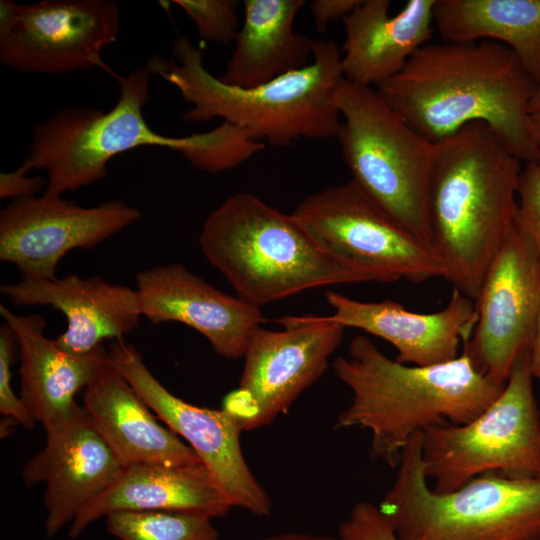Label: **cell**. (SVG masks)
Wrapping results in <instances>:
<instances>
[{"label": "cell", "mask_w": 540, "mask_h": 540, "mask_svg": "<svg viewBox=\"0 0 540 540\" xmlns=\"http://www.w3.org/2000/svg\"><path fill=\"white\" fill-rule=\"evenodd\" d=\"M537 80L519 57L495 41L429 42L396 75L374 88L432 143L473 122L487 124L520 161H538L529 129Z\"/></svg>", "instance_id": "obj_1"}, {"label": "cell", "mask_w": 540, "mask_h": 540, "mask_svg": "<svg viewBox=\"0 0 540 540\" xmlns=\"http://www.w3.org/2000/svg\"><path fill=\"white\" fill-rule=\"evenodd\" d=\"M332 366L352 392L334 428L368 430L370 458L391 468L399 465L415 434L470 422L505 386L480 373L465 353L434 365L403 364L362 334L351 340L348 356L337 357Z\"/></svg>", "instance_id": "obj_2"}, {"label": "cell", "mask_w": 540, "mask_h": 540, "mask_svg": "<svg viewBox=\"0 0 540 540\" xmlns=\"http://www.w3.org/2000/svg\"><path fill=\"white\" fill-rule=\"evenodd\" d=\"M521 161L483 122L436 143L428 186L430 245L444 279L475 301L514 225Z\"/></svg>", "instance_id": "obj_3"}, {"label": "cell", "mask_w": 540, "mask_h": 540, "mask_svg": "<svg viewBox=\"0 0 540 540\" xmlns=\"http://www.w3.org/2000/svg\"><path fill=\"white\" fill-rule=\"evenodd\" d=\"M172 53L174 59L154 55L147 64L192 106L184 121L220 118L276 147L301 138L338 136L341 116L334 97L344 76L335 41L314 40L309 64L253 88L227 85L212 75L203 64L202 50L185 36L173 42Z\"/></svg>", "instance_id": "obj_4"}, {"label": "cell", "mask_w": 540, "mask_h": 540, "mask_svg": "<svg viewBox=\"0 0 540 540\" xmlns=\"http://www.w3.org/2000/svg\"><path fill=\"white\" fill-rule=\"evenodd\" d=\"M198 242L237 297L259 308L311 288L368 282L328 258L292 213L249 193L212 211Z\"/></svg>", "instance_id": "obj_5"}, {"label": "cell", "mask_w": 540, "mask_h": 540, "mask_svg": "<svg viewBox=\"0 0 540 540\" xmlns=\"http://www.w3.org/2000/svg\"><path fill=\"white\" fill-rule=\"evenodd\" d=\"M378 505L400 540H540V476L479 475L437 493L421 459V432L403 451Z\"/></svg>", "instance_id": "obj_6"}, {"label": "cell", "mask_w": 540, "mask_h": 540, "mask_svg": "<svg viewBox=\"0 0 540 540\" xmlns=\"http://www.w3.org/2000/svg\"><path fill=\"white\" fill-rule=\"evenodd\" d=\"M334 102L351 180L431 248L428 186L436 143L410 127L374 87L343 79Z\"/></svg>", "instance_id": "obj_7"}, {"label": "cell", "mask_w": 540, "mask_h": 540, "mask_svg": "<svg viewBox=\"0 0 540 540\" xmlns=\"http://www.w3.org/2000/svg\"><path fill=\"white\" fill-rule=\"evenodd\" d=\"M111 74L120 87L112 109L104 112L91 106H68L35 127L22 164L29 170L46 171L44 194L61 196L100 181L114 156L141 146L179 153L183 149L185 136L161 135L144 118L154 75L150 66L146 63L126 76Z\"/></svg>", "instance_id": "obj_8"}, {"label": "cell", "mask_w": 540, "mask_h": 540, "mask_svg": "<svg viewBox=\"0 0 540 540\" xmlns=\"http://www.w3.org/2000/svg\"><path fill=\"white\" fill-rule=\"evenodd\" d=\"M533 380L527 351L500 395L480 415L462 425L421 432L424 472L435 492L454 491L485 473L540 476V411Z\"/></svg>", "instance_id": "obj_9"}, {"label": "cell", "mask_w": 540, "mask_h": 540, "mask_svg": "<svg viewBox=\"0 0 540 540\" xmlns=\"http://www.w3.org/2000/svg\"><path fill=\"white\" fill-rule=\"evenodd\" d=\"M292 214L328 258L368 282L445 276L433 250L351 179L307 196Z\"/></svg>", "instance_id": "obj_10"}, {"label": "cell", "mask_w": 540, "mask_h": 540, "mask_svg": "<svg viewBox=\"0 0 540 540\" xmlns=\"http://www.w3.org/2000/svg\"><path fill=\"white\" fill-rule=\"evenodd\" d=\"M276 322L282 330L253 332L239 384L222 401L242 431L270 424L318 380L345 330L329 316L287 315Z\"/></svg>", "instance_id": "obj_11"}, {"label": "cell", "mask_w": 540, "mask_h": 540, "mask_svg": "<svg viewBox=\"0 0 540 540\" xmlns=\"http://www.w3.org/2000/svg\"><path fill=\"white\" fill-rule=\"evenodd\" d=\"M120 11L112 0L0 1V63L19 73H71L103 68Z\"/></svg>", "instance_id": "obj_12"}, {"label": "cell", "mask_w": 540, "mask_h": 540, "mask_svg": "<svg viewBox=\"0 0 540 540\" xmlns=\"http://www.w3.org/2000/svg\"><path fill=\"white\" fill-rule=\"evenodd\" d=\"M108 361L169 429L188 442L234 507L268 516L272 502L249 468L241 428L222 408L188 403L167 390L125 339L112 341Z\"/></svg>", "instance_id": "obj_13"}, {"label": "cell", "mask_w": 540, "mask_h": 540, "mask_svg": "<svg viewBox=\"0 0 540 540\" xmlns=\"http://www.w3.org/2000/svg\"><path fill=\"white\" fill-rule=\"evenodd\" d=\"M474 302L477 322L463 353L480 373L506 384L516 362L530 350L540 311V257L515 225Z\"/></svg>", "instance_id": "obj_14"}, {"label": "cell", "mask_w": 540, "mask_h": 540, "mask_svg": "<svg viewBox=\"0 0 540 540\" xmlns=\"http://www.w3.org/2000/svg\"><path fill=\"white\" fill-rule=\"evenodd\" d=\"M123 200L83 207L44 194L12 200L0 212V260L22 278L56 279L59 261L73 249H92L140 218Z\"/></svg>", "instance_id": "obj_15"}, {"label": "cell", "mask_w": 540, "mask_h": 540, "mask_svg": "<svg viewBox=\"0 0 540 540\" xmlns=\"http://www.w3.org/2000/svg\"><path fill=\"white\" fill-rule=\"evenodd\" d=\"M44 448L22 471L26 487L46 484L47 537H53L119 476L124 463L78 403L66 416L46 425Z\"/></svg>", "instance_id": "obj_16"}, {"label": "cell", "mask_w": 540, "mask_h": 540, "mask_svg": "<svg viewBox=\"0 0 540 540\" xmlns=\"http://www.w3.org/2000/svg\"><path fill=\"white\" fill-rule=\"evenodd\" d=\"M136 290L142 317L154 325L179 322L189 326L227 359L243 358L263 320L259 307L226 294L179 263L140 271Z\"/></svg>", "instance_id": "obj_17"}, {"label": "cell", "mask_w": 540, "mask_h": 540, "mask_svg": "<svg viewBox=\"0 0 540 540\" xmlns=\"http://www.w3.org/2000/svg\"><path fill=\"white\" fill-rule=\"evenodd\" d=\"M1 293L16 306H50L67 320L55 338L65 352L82 356L105 340H120L139 326L142 317L136 289L76 274L56 279L22 278L1 285Z\"/></svg>", "instance_id": "obj_18"}, {"label": "cell", "mask_w": 540, "mask_h": 540, "mask_svg": "<svg viewBox=\"0 0 540 540\" xmlns=\"http://www.w3.org/2000/svg\"><path fill=\"white\" fill-rule=\"evenodd\" d=\"M325 297L334 310L331 320L389 342L397 350L395 360L403 364L428 366L455 359L477 322L475 302L455 289L446 307L434 313L413 312L390 299L363 302L333 291Z\"/></svg>", "instance_id": "obj_19"}, {"label": "cell", "mask_w": 540, "mask_h": 540, "mask_svg": "<svg viewBox=\"0 0 540 540\" xmlns=\"http://www.w3.org/2000/svg\"><path fill=\"white\" fill-rule=\"evenodd\" d=\"M203 463L125 465L116 480L71 522L77 538L92 522L120 511H168L222 517L233 508Z\"/></svg>", "instance_id": "obj_20"}, {"label": "cell", "mask_w": 540, "mask_h": 540, "mask_svg": "<svg viewBox=\"0 0 540 540\" xmlns=\"http://www.w3.org/2000/svg\"><path fill=\"white\" fill-rule=\"evenodd\" d=\"M83 406L124 465L190 466L202 461L109 364L99 365L84 389Z\"/></svg>", "instance_id": "obj_21"}, {"label": "cell", "mask_w": 540, "mask_h": 540, "mask_svg": "<svg viewBox=\"0 0 540 540\" xmlns=\"http://www.w3.org/2000/svg\"><path fill=\"white\" fill-rule=\"evenodd\" d=\"M434 1L409 0L390 16L389 0H361L343 19L344 79L375 87L400 72L432 38Z\"/></svg>", "instance_id": "obj_22"}, {"label": "cell", "mask_w": 540, "mask_h": 540, "mask_svg": "<svg viewBox=\"0 0 540 540\" xmlns=\"http://www.w3.org/2000/svg\"><path fill=\"white\" fill-rule=\"evenodd\" d=\"M0 315L17 338L20 398L45 427L71 412L77 404L76 394L86 388L108 350L101 346L87 355H72L45 335L46 321L40 315H18L3 304Z\"/></svg>", "instance_id": "obj_23"}, {"label": "cell", "mask_w": 540, "mask_h": 540, "mask_svg": "<svg viewBox=\"0 0 540 540\" xmlns=\"http://www.w3.org/2000/svg\"><path fill=\"white\" fill-rule=\"evenodd\" d=\"M304 0H245L244 20L225 72L227 85L253 88L307 65L314 40L294 31Z\"/></svg>", "instance_id": "obj_24"}, {"label": "cell", "mask_w": 540, "mask_h": 540, "mask_svg": "<svg viewBox=\"0 0 540 540\" xmlns=\"http://www.w3.org/2000/svg\"><path fill=\"white\" fill-rule=\"evenodd\" d=\"M442 41H495L510 48L540 82V0H435Z\"/></svg>", "instance_id": "obj_25"}, {"label": "cell", "mask_w": 540, "mask_h": 540, "mask_svg": "<svg viewBox=\"0 0 540 540\" xmlns=\"http://www.w3.org/2000/svg\"><path fill=\"white\" fill-rule=\"evenodd\" d=\"M211 517L168 511H120L105 517L108 532L120 540H218Z\"/></svg>", "instance_id": "obj_26"}, {"label": "cell", "mask_w": 540, "mask_h": 540, "mask_svg": "<svg viewBox=\"0 0 540 540\" xmlns=\"http://www.w3.org/2000/svg\"><path fill=\"white\" fill-rule=\"evenodd\" d=\"M195 25L199 36L223 45L234 42L239 31L234 0H176Z\"/></svg>", "instance_id": "obj_27"}, {"label": "cell", "mask_w": 540, "mask_h": 540, "mask_svg": "<svg viewBox=\"0 0 540 540\" xmlns=\"http://www.w3.org/2000/svg\"><path fill=\"white\" fill-rule=\"evenodd\" d=\"M17 348L16 335L4 322L0 326V412L25 428L31 429L36 420L12 389V367Z\"/></svg>", "instance_id": "obj_28"}, {"label": "cell", "mask_w": 540, "mask_h": 540, "mask_svg": "<svg viewBox=\"0 0 540 540\" xmlns=\"http://www.w3.org/2000/svg\"><path fill=\"white\" fill-rule=\"evenodd\" d=\"M514 225L533 243L540 257V161H529L522 168Z\"/></svg>", "instance_id": "obj_29"}, {"label": "cell", "mask_w": 540, "mask_h": 540, "mask_svg": "<svg viewBox=\"0 0 540 540\" xmlns=\"http://www.w3.org/2000/svg\"><path fill=\"white\" fill-rule=\"evenodd\" d=\"M338 535L340 540H400L379 506L367 501L354 504Z\"/></svg>", "instance_id": "obj_30"}, {"label": "cell", "mask_w": 540, "mask_h": 540, "mask_svg": "<svg viewBox=\"0 0 540 540\" xmlns=\"http://www.w3.org/2000/svg\"><path fill=\"white\" fill-rule=\"evenodd\" d=\"M29 169L21 164L17 169L0 174V199H20L35 196L47 187V179L27 176Z\"/></svg>", "instance_id": "obj_31"}, {"label": "cell", "mask_w": 540, "mask_h": 540, "mask_svg": "<svg viewBox=\"0 0 540 540\" xmlns=\"http://www.w3.org/2000/svg\"><path fill=\"white\" fill-rule=\"evenodd\" d=\"M361 0H314L310 4L315 29L319 33L326 31L328 25L347 17Z\"/></svg>", "instance_id": "obj_32"}, {"label": "cell", "mask_w": 540, "mask_h": 540, "mask_svg": "<svg viewBox=\"0 0 540 540\" xmlns=\"http://www.w3.org/2000/svg\"><path fill=\"white\" fill-rule=\"evenodd\" d=\"M529 363L533 378L540 384V311L529 350Z\"/></svg>", "instance_id": "obj_33"}, {"label": "cell", "mask_w": 540, "mask_h": 540, "mask_svg": "<svg viewBox=\"0 0 540 540\" xmlns=\"http://www.w3.org/2000/svg\"><path fill=\"white\" fill-rule=\"evenodd\" d=\"M263 540H340L339 537H331L328 535L308 534L299 532H286L276 535H271Z\"/></svg>", "instance_id": "obj_34"}, {"label": "cell", "mask_w": 540, "mask_h": 540, "mask_svg": "<svg viewBox=\"0 0 540 540\" xmlns=\"http://www.w3.org/2000/svg\"><path fill=\"white\" fill-rule=\"evenodd\" d=\"M529 129L534 142L540 149V113L529 115Z\"/></svg>", "instance_id": "obj_35"}, {"label": "cell", "mask_w": 540, "mask_h": 540, "mask_svg": "<svg viewBox=\"0 0 540 540\" xmlns=\"http://www.w3.org/2000/svg\"><path fill=\"white\" fill-rule=\"evenodd\" d=\"M528 112L529 114L540 113V82L529 103Z\"/></svg>", "instance_id": "obj_36"}, {"label": "cell", "mask_w": 540, "mask_h": 540, "mask_svg": "<svg viewBox=\"0 0 540 540\" xmlns=\"http://www.w3.org/2000/svg\"><path fill=\"white\" fill-rule=\"evenodd\" d=\"M539 161H540V159H539Z\"/></svg>", "instance_id": "obj_37"}]
</instances>
